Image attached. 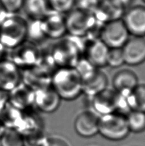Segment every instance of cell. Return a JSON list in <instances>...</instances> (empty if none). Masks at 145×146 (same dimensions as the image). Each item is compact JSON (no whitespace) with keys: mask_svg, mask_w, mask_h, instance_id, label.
Here are the masks:
<instances>
[{"mask_svg":"<svg viewBox=\"0 0 145 146\" xmlns=\"http://www.w3.org/2000/svg\"><path fill=\"white\" fill-rule=\"evenodd\" d=\"M39 146H71L69 142L59 135H51L42 139Z\"/></svg>","mask_w":145,"mask_h":146,"instance_id":"26","label":"cell"},{"mask_svg":"<svg viewBox=\"0 0 145 146\" xmlns=\"http://www.w3.org/2000/svg\"><path fill=\"white\" fill-rule=\"evenodd\" d=\"M7 51L8 49L0 43V62L7 59Z\"/></svg>","mask_w":145,"mask_h":146,"instance_id":"28","label":"cell"},{"mask_svg":"<svg viewBox=\"0 0 145 146\" xmlns=\"http://www.w3.org/2000/svg\"><path fill=\"white\" fill-rule=\"evenodd\" d=\"M24 0H0L2 6L9 14L14 15L23 9Z\"/></svg>","mask_w":145,"mask_h":146,"instance_id":"24","label":"cell"},{"mask_svg":"<svg viewBox=\"0 0 145 146\" xmlns=\"http://www.w3.org/2000/svg\"><path fill=\"white\" fill-rule=\"evenodd\" d=\"M50 9L61 14H67L76 7V0H47Z\"/></svg>","mask_w":145,"mask_h":146,"instance_id":"22","label":"cell"},{"mask_svg":"<svg viewBox=\"0 0 145 146\" xmlns=\"http://www.w3.org/2000/svg\"><path fill=\"white\" fill-rule=\"evenodd\" d=\"M108 83L107 75L103 72L98 70L92 78L82 82V93L93 98L107 89Z\"/></svg>","mask_w":145,"mask_h":146,"instance_id":"15","label":"cell"},{"mask_svg":"<svg viewBox=\"0 0 145 146\" xmlns=\"http://www.w3.org/2000/svg\"><path fill=\"white\" fill-rule=\"evenodd\" d=\"M43 21L48 37L58 38L67 32L65 16L63 14L50 9Z\"/></svg>","mask_w":145,"mask_h":146,"instance_id":"13","label":"cell"},{"mask_svg":"<svg viewBox=\"0 0 145 146\" xmlns=\"http://www.w3.org/2000/svg\"><path fill=\"white\" fill-rule=\"evenodd\" d=\"M5 127L4 126V125L3 124L2 122L0 121V139H1V137L2 136L3 133L4 131L5 130Z\"/></svg>","mask_w":145,"mask_h":146,"instance_id":"30","label":"cell"},{"mask_svg":"<svg viewBox=\"0 0 145 146\" xmlns=\"http://www.w3.org/2000/svg\"><path fill=\"white\" fill-rule=\"evenodd\" d=\"M129 131L134 133L145 131V112L131 110L126 115Z\"/></svg>","mask_w":145,"mask_h":146,"instance_id":"18","label":"cell"},{"mask_svg":"<svg viewBox=\"0 0 145 146\" xmlns=\"http://www.w3.org/2000/svg\"><path fill=\"white\" fill-rule=\"evenodd\" d=\"M74 68L81 77L82 82L92 78L98 70L86 58L77 61Z\"/></svg>","mask_w":145,"mask_h":146,"instance_id":"21","label":"cell"},{"mask_svg":"<svg viewBox=\"0 0 145 146\" xmlns=\"http://www.w3.org/2000/svg\"><path fill=\"white\" fill-rule=\"evenodd\" d=\"M26 39V21L17 14L8 15L0 25V43L8 50H12Z\"/></svg>","mask_w":145,"mask_h":146,"instance_id":"2","label":"cell"},{"mask_svg":"<svg viewBox=\"0 0 145 146\" xmlns=\"http://www.w3.org/2000/svg\"><path fill=\"white\" fill-rule=\"evenodd\" d=\"M143 1L144 3H145V0H143Z\"/></svg>","mask_w":145,"mask_h":146,"instance_id":"32","label":"cell"},{"mask_svg":"<svg viewBox=\"0 0 145 146\" xmlns=\"http://www.w3.org/2000/svg\"><path fill=\"white\" fill-rule=\"evenodd\" d=\"M131 110L145 112V83H139L128 96Z\"/></svg>","mask_w":145,"mask_h":146,"instance_id":"17","label":"cell"},{"mask_svg":"<svg viewBox=\"0 0 145 146\" xmlns=\"http://www.w3.org/2000/svg\"><path fill=\"white\" fill-rule=\"evenodd\" d=\"M125 64L138 66L145 62V38L132 36L122 47Z\"/></svg>","mask_w":145,"mask_h":146,"instance_id":"8","label":"cell"},{"mask_svg":"<svg viewBox=\"0 0 145 146\" xmlns=\"http://www.w3.org/2000/svg\"><path fill=\"white\" fill-rule=\"evenodd\" d=\"M130 38V33L121 19L110 21L101 29L100 39L109 48H121Z\"/></svg>","mask_w":145,"mask_h":146,"instance_id":"4","label":"cell"},{"mask_svg":"<svg viewBox=\"0 0 145 146\" xmlns=\"http://www.w3.org/2000/svg\"><path fill=\"white\" fill-rule=\"evenodd\" d=\"M122 21L130 35L145 36V6L135 5L127 9Z\"/></svg>","mask_w":145,"mask_h":146,"instance_id":"7","label":"cell"},{"mask_svg":"<svg viewBox=\"0 0 145 146\" xmlns=\"http://www.w3.org/2000/svg\"><path fill=\"white\" fill-rule=\"evenodd\" d=\"M1 146H25L24 137L14 128H6L0 139Z\"/></svg>","mask_w":145,"mask_h":146,"instance_id":"20","label":"cell"},{"mask_svg":"<svg viewBox=\"0 0 145 146\" xmlns=\"http://www.w3.org/2000/svg\"><path fill=\"white\" fill-rule=\"evenodd\" d=\"M100 0H76V9L93 14L98 9Z\"/></svg>","mask_w":145,"mask_h":146,"instance_id":"25","label":"cell"},{"mask_svg":"<svg viewBox=\"0 0 145 146\" xmlns=\"http://www.w3.org/2000/svg\"><path fill=\"white\" fill-rule=\"evenodd\" d=\"M90 146H98V145H90Z\"/></svg>","mask_w":145,"mask_h":146,"instance_id":"31","label":"cell"},{"mask_svg":"<svg viewBox=\"0 0 145 146\" xmlns=\"http://www.w3.org/2000/svg\"><path fill=\"white\" fill-rule=\"evenodd\" d=\"M99 115L92 110H84L76 117L74 127L79 137L89 139L98 133Z\"/></svg>","mask_w":145,"mask_h":146,"instance_id":"5","label":"cell"},{"mask_svg":"<svg viewBox=\"0 0 145 146\" xmlns=\"http://www.w3.org/2000/svg\"><path fill=\"white\" fill-rule=\"evenodd\" d=\"M109 50V47L101 39H96L87 47L86 58L97 69L107 66Z\"/></svg>","mask_w":145,"mask_h":146,"instance_id":"14","label":"cell"},{"mask_svg":"<svg viewBox=\"0 0 145 146\" xmlns=\"http://www.w3.org/2000/svg\"><path fill=\"white\" fill-rule=\"evenodd\" d=\"M130 133L126 115L115 111L99 117L98 133L105 139L121 141L125 139Z\"/></svg>","mask_w":145,"mask_h":146,"instance_id":"3","label":"cell"},{"mask_svg":"<svg viewBox=\"0 0 145 146\" xmlns=\"http://www.w3.org/2000/svg\"><path fill=\"white\" fill-rule=\"evenodd\" d=\"M116 4L122 7L124 9H127L130 7V5L132 3L134 0H113Z\"/></svg>","mask_w":145,"mask_h":146,"instance_id":"27","label":"cell"},{"mask_svg":"<svg viewBox=\"0 0 145 146\" xmlns=\"http://www.w3.org/2000/svg\"><path fill=\"white\" fill-rule=\"evenodd\" d=\"M125 64L122 48H109L107 56V66L112 68H118Z\"/></svg>","mask_w":145,"mask_h":146,"instance_id":"23","label":"cell"},{"mask_svg":"<svg viewBox=\"0 0 145 146\" xmlns=\"http://www.w3.org/2000/svg\"><path fill=\"white\" fill-rule=\"evenodd\" d=\"M47 36L43 19H30L27 22V39L39 42Z\"/></svg>","mask_w":145,"mask_h":146,"instance_id":"19","label":"cell"},{"mask_svg":"<svg viewBox=\"0 0 145 146\" xmlns=\"http://www.w3.org/2000/svg\"><path fill=\"white\" fill-rule=\"evenodd\" d=\"M67 32L76 36L86 35L94 23L92 14L77 9H73L65 17Z\"/></svg>","mask_w":145,"mask_h":146,"instance_id":"6","label":"cell"},{"mask_svg":"<svg viewBox=\"0 0 145 146\" xmlns=\"http://www.w3.org/2000/svg\"><path fill=\"white\" fill-rule=\"evenodd\" d=\"M9 15L10 14H8L3 7L2 6L1 3H0V25H1V23L3 22V21L6 19Z\"/></svg>","mask_w":145,"mask_h":146,"instance_id":"29","label":"cell"},{"mask_svg":"<svg viewBox=\"0 0 145 146\" xmlns=\"http://www.w3.org/2000/svg\"><path fill=\"white\" fill-rule=\"evenodd\" d=\"M51 86L61 100H75L82 93V80L74 67H61L56 71Z\"/></svg>","mask_w":145,"mask_h":146,"instance_id":"1","label":"cell"},{"mask_svg":"<svg viewBox=\"0 0 145 146\" xmlns=\"http://www.w3.org/2000/svg\"><path fill=\"white\" fill-rule=\"evenodd\" d=\"M22 9L30 19H43L50 8L47 0H24Z\"/></svg>","mask_w":145,"mask_h":146,"instance_id":"16","label":"cell"},{"mask_svg":"<svg viewBox=\"0 0 145 146\" xmlns=\"http://www.w3.org/2000/svg\"><path fill=\"white\" fill-rule=\"evenodd\" d=\"M19 68L9 59L0 62V91L9 92L20 85Z\"/></svg>","mask_w":145,"mask_h":146,"instance_id":"10","label":"cell"},{"mask_svg":"<svg viewBox=\"0 0 145 146\" xmlns=\"http://www.w3.org/2000/svg\"><path fill=\"white\" fill-rule=\"evenodd\" d=\"M118 93L107 88L92 98L93 110L99 116L115 112Z\"/></svg>","mask_w":145,"mask_h":146,"instance_id":"12","label":"cell"},{"mask_svg":"<svg viewBox=\"0 0 145 146\" xmlns=\"http://www.w3.org/2000/svg\"><path fill=\"white\" fill-rule=\"evenodd\" d=\"M61 100L52 86L38 88L33 93V103L41 111L44 113H51L56 111Z\"/></svg>","mask_w":145,"mask_h":146,"instance_id":"9","label":"cell"},{"mask_svg":"<svg viewBox=\"0 0 145 146\" xmlns=\"http://www.w3.org/2000/svg\"><path fill=\"white\" fill-rule=\"evenodd\" d=\"M139 83L138 75L129 69H121L116 72L112 80L113 90L125 96L130 94Z\"/></svg>","mask_w":145,"mask_h":146,"instance_id":"11","label":"cell"}]
</instances>
